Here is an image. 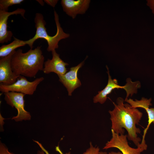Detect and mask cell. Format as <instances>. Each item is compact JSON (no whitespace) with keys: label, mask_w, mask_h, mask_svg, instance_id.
Masks as SVG:
<instances>
[{"label":"cell","mask_w":154,"mask_h":154,"mask_svg":"<svg viewBox=\"0 0 154 154\" xmlns=\"http://www.w3.org/2000/svg\"><path fill=\"white\" fill-rule=\"evenodd\" d=\"M123 99L118 97L114 108L109 112L110 115L111 129L118 134H124V129L127 132V139L132 141L137 147L141 140L137 134L140 133V129L137 127L141 119L142 113L137 108H132L128 103L124 104Z\"/></svg>","instance_id":"obj_1"},{"label":"cell","mask_w":154,"mask_h":154,"mask_svg":"<svg viewBox=\"0 0 154 154\" xmlns=\"http://www.w3.org/2000/svg\"><path fill=\"white\" fill-rule=\"evenodd\" d=\"M44 62L41 46L30 49L25 53L19 49L15 50L11 61L12 70L17 77L20 76L35 77L40 71H42Z\"/></svg>","instance_id":"obj_2"},{"label":"cell","mask_w":154,"mask_h":154,"mask_svg":"<svg viewBox=\"0 0 154 154\" xmlns=\"http://www.w3.org/2000/svg\"><path fill=\"white\" fill-rule=\"evenodd\" d=\"M54 15L57 32L54 35L51 36L47 32L45 27L46 22L42 15L38 13H36L34 19L36 29L35 34L33 38L25 41L26 44L28 45L31 49L33 48V44L36 40L39 38H43L46 40L48 44L47 51L52 52L58 47V44L60 40L69 37L70 35L65 33L61 27L58 15L55 10L54 11Z\"/></svg>","instance_id":"obj_3"},{"label":"cell","mask_w":154,"mask_h":154,"mask_svg":"<svg viewBox=\"0 0 154 154\" xmlns=\"http://www.w3.org/2000/svg\"><path fill=\"white\" fill-rule=\"evenodd\" d=\"M44 80L43 77L37 78L33 81L27 80L23 76H20L14 84L6 85L0 84V91L4 93L9 92H15L25 95H32L38 85Z\"/></svg>","instance_id":"obj_4"},{"label":"cell","mask_w":154,"mask_h":154,"mask_svg":"<svg viewBox=\"0 0 154 154\" xmlns=\"http://www.w3.org/2000/svg\"><path fill=\"white\" fill-rule=\"evenodd\" d=\"M112 137L106 144L103 149H107L115 148L119 149L122 154H141L147 149V145L141 143L136 148L131 147L129 145L127 135L118 134L111 129Z\"/></svg>","instance_id":"obj_5"},{"label":"cell","mask_w":154,"mask_h":154,"mask_svg":"<svg viewBox=\"0 0 154 154\" xmlns=\"http://www.w3.org/2000/svg\"><path fill=\"white\" fill-rule=\"evenodd\" d=\"M4 99L6 103L12 107H14L17 110V116L13 117L12 119L18 122L24 120H30L31 116L30 113L25 109V94L15 92H9L4 93Z\"/></svg>","instance_id":"obj_6"},{"label":"cell","mask_w":154,"mask_h":154,"mask_svg":"<svg viewBox=\"0 0 154 154\" xmlns=\"http://www.w3.org/2000/svg\"><path fill=\"white\" fill-rule=\"evenodd\" d=\"M84 63V61L77 66L71 68L69 71L65 74L58 75L59 80L66 88L69 96H71L74 90L81 85L80 81L78 77V72Z\"/></svg>","instance_id":"obj_7"},{"label":"cell","mask_w":154,"mask_h":154,"mask_svg":"<svg viewBox=\"0 0 154 154\" xmlns=\"http://www.w3.org/2000/svg\"><path fill=\"white\" fill-rule=\"evenodd\" d=\"M90 0H62L61 4L63 11L73 19L78 14L85 13L89 6Z\"/></svg>","instance_id":"obj_8"},{"label":"cell","mask_w":154,"mask_h":154,"mask_svg":"<svg viewBox=\"0 0 154 154\" xmlns=\"http://www.w3.org/2000/svg\"><path fill=\"white\" fill-rule=\"evenodd\" d=\"M25 10L22 8H18L13 11L9 12L0 10V43H7L11 40L13 36L12 32L7 30V20L9 17L13 15H21L25 19Z\"/></svg>","instance_id":"obj_9"},{"label":"cell","mask_w":154,"mask_h":154,"mask_svg":"<svg viewBox=\"0 0 154 154\" xmlns=\"http://www.w3.org/2000/svg\"><path fill=\"white\" fill-rule=\"evenodd\" d=\"M15 50L9 55L0 58V84L6 85H10L17 80L18 77L13 72L11 65L12 56Z\"/></svg>","instance_id":"obj_10"},{"label":"cell","mask_w":154,"mask_h":154,"mask_svg":"<svg viewBox=\"0 0 154 154\" xmlns=\"http://www.w3.org/2000/svg\"><path fill=\"white\" fill-rule=\"evenodd\" d=\"M129 104L132 108H141L144 109L147 112L148 116V124L143 131L142 138L141 141L142 143L146 142L145 138L146 135L149 128L153 123L154 124V108H149L152 105L151 103V99H149L144 97H142L139 100H135L131 98L127 99L125 100Z\"/></svg>","instance_id":"obj_11"},{"label":"cell","mask_w":154,"mask_h":154,"mask_svg":"<svg viewBox=\"0 0 154 154\" xmlns=\"http://www.w3.org/2000/svg\"><path fill=\"white\" fill-rule=\"evenodd\" d=\"M52 58L48 59L44 63L42 71L46 74L54 72L58 75H63L67 71L66 66L68 64L64 62L60 57L59 54L54 50L52 52Z\"/></svg>","instance_id":"obj_12"},{"label":"cell","mask_w":154,"mask_h":154,"mask_svg":"<svg viewBox=\"0 0 154 154\" xmlns=\"http://www.w3.org/2000/svg\"><path fill=\"white\" fill-rule=\"evenodd\" d=\"M106 68L108 70L107 72L108 76L107 84L110 86L112 91L116 89H124L126 93V96L125 100L128 99L130 96H131L133 94L137 93L138 89L140 88L141 87V83L139 81L133 82L130 78H128L126 80V83L123 86H120L118 84L116 79H112L107 66Z\"/></svg>","instance_id":"obj_13"},{"label":"cell","mask_w":154,"mask_h":154,"mask_svg":"<svg viewBox=\"0 0 154 154\" xmlns=\"http://www.w3.org/2000/svg\"><path fill=\"white\" fill-rule=\"evenodd\" d=\"M14 40L10 43L3 45L0 47V57H4L10 54L15 49L26 44L25 41L18 39L14 37Z\"/></svg>","instance_id":"obj_14"},{"label":"cell","mask_w":154,"mask_h":154,"mask_svg":"<svg viewBox=\"0 0 154 154\" xmlns=\"http://www.w3.org/2000/svg\"><path fill=\"white\" fill-rule=\"evenodd\" d=\"M24 1L23 0H0V10L8 11L9 7L21 4Z\"/></svg>","instance_id":"obj_15"},{"label":"cell","mask_w":154,"mask_h":154,"mask_svg":"<svg viewBox=\"0 0 154 154\" xmlns=\"http://www.w3.org/2000/svg\"><path fill=\"white\" fill-rule=\"evenodd\" d=\"M90 147L83 154H99L100 149L98 147H94L91 142H90Z\"/></svg>","instance_id":"obj_16"},{"label":"cell","mask_w":154,"mask_h":154,"mask_svg":"<svg viewBox=\"0 0 154 154\" xmlns=\"http://www.w3.org/2000/svg\"><path fill=\"white\" fill-rule=\"evenodd\" d=\"M0 154H14L10 152L7 147L1 141L0 142Z\"/></svg>","instance_id":"obj_17"},{"label":"cell","mask_w":154,"mask_h":154,"mask_svg":"<svg viewBox=\"0 0 154 154\" xmlns=\"http://www.w3.org/2000/svg\"><path fill=\"white\" fill-rule=\"evenodd\" d=\"M147 1V5L149 7L154 15V0H148Z\"/></svg>","instance_id":"obj_18"},{"label":"cell","mask_w":154,"mask_h":154,"mask_svg":"<svg viewBox=\"0 0 154 154\" xmlns=\"http://www.w3.org/2000/svg\"><path fill=\"white\" fill-rule=\"evenodd\" d=\"M58 0H44V2L46 3L48 5L54 7L57 3Z\"/></svg>","instance_id":"obj_19"},{"label":"cell","mask_w":154,"mask_h":154,"mask_svg":"<svg viewBox=\"0 0 154 154\" xmlns=\"http://www.w3.org/2000/svg\"><path fill=\"white\" fill-rule=\"evenodd\" d=\"M36 143L40 146L42 150L44 153H46V154H49L48 152L44 148L41 144L39 143L38 141L33 140Z\"/></svg>","instance_id":"obj_20"},{"label":"cell","mask_w":154,"mask_h":154,"mask_svg":"<svg viewBox=\"0 0 154 154\" xmlns=\"http://www.w3.org/2000/svg\"><path fill=\"white\" fill-rule=\"evenodd\" d=\"M99 154H108V153H107L106 152L100 151L99 152ZM108 154H122V153L120 151L116 152L112 151L109 152Z\"/></svg>","instance_id":"obj_21"},{"label":"cell","mask_w":154,"mask_h":154,"mask_svg":"<svg viewBox=\"0 0 154 154\" xmlns=\"http://www.w3.org/2000/svg\"><path fill=\"white\" fill-rule=\"evenodd\" d=\"M0 125H1L0 129H1V131H2V126H3V125L4 123V122L3 121L4 119L2 117L1 114H0Z\"/></svg>","instance_id":"obj_22"},{"label":"cell","mask_w":154,"mask_h":154,"mask_svg":"<svg viewBox=\"0 0 154 154\" xmlns=\"http://www.w3.org/2000/svg\"><path fill=\"white\" fill-rule=\"evenodd\" d=\"M42 6H44V2L42 0H36Z\"/></svg>","instance_id":"obj_23"},{"label":"cell","mask_w":154,"mask_h":154,"mask_svg":"<svg viewBox=\"0 0 154 154\" xmlns=\"http://www.w3.org/2000/svg\"><path fill=\"white\" fill-rule=\"evenodd\" d=\"M44 152L42 150L38 151L37 154H45Z\"/></svg>","instance_id":"obj_24"},{"label":"cell","mask_w":154,"mask_h":154,"mask_svg":"<svg viewBox=\"0 0 154 154\" xmlns=\"http://www.w3.org/2000/svg\"><path fill=\"white\" fill-rule=\"evenodd\" d=\"M62 154H63V153ZM66 154H71V153L70 152H68L66 153Z\"/></svg>","instance_id":"obj_25"}]
</instances>
